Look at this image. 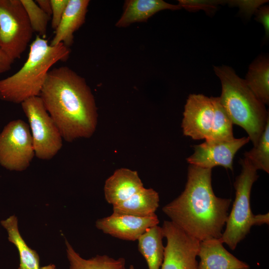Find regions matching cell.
Segmentation results:
<instances>
[{
  "label": "cell",
  "instance_id": "28",
  "mask_svg": "<svg viewBox=\"0 0 269 269\" xmlns=\"http://www.w3.org/2000/svg\"><path fill=\"white\" fill-rule=\"evenodd\" d=\"M256 19L263 25L267 36L269 35V7L268 5H262L255 12Z\"/></svg>",
  "mask_w": 269,
  "mask_h": 269
},
{
  "label": "cell",
  "instance_id": "13",
  "mask_svg": "<svg viewBox=\"0 0 269 269\" xmlns=\"http://www.w3.org/2000/svg\"><path fill=\"white\" fill-rule=\"evenodd\" d=\"M220 238L200 242L198 269H250V266L229 253Z\"/></svg>",
  "mask_w": 269,
  "mask_h": 269
},
{
  "label": "cell",
  "instance_id": "1",
  "mask_svg": "<svg viewBox=\"0 0 269 269\" xmlns=\"http://www.w3.org/2000/svg\"><path fill=\"white\" fill-rule=\"evenodd\" d=\"M39 97L65 140L94 134L98 116L94 97L85 79L72 69L66 66L51 69Z\"/></svg>",
  "mask_w": 269,
  "mask_h": 269
},
{
  "label": "cell",
  "instance_id": "4",
  "mask_svg": "<svg viewBox=\"0 0 269 269\" xmlns=\"http://www.w3.org/2000/svg\"><path fill=\"white\" fill-rule=\"evenodd\" d=\"M214 70L221 83L219 98L222 105L233 124L244 129L254 146H256L269 120L265 105L231 67L214 66Z\"/></svg>",
  "mask_w": 269,
  "mask_h": 269
},
{
  "label": "cell",
  "instance_id": "22",
  "mask_svg": "<svg viewBox=\"0 0 269 269\" xmlns=\"http://www.w3.org/2000/svg\"><path fill=\"white\" fill-rule=\"evenodd\" d=\"M213 104L214 118L210 138L207 140L228 141L235 137L233 123L219 97H210Z\"/></svg>",
  "mask_w": 269,
  "mask_h": 269
},
{
  "label": "cell",
  "instance_id": "30",
  "mask_svg": "<svg viewBox=\"0 0 269 269\" xmlns=\"http://www.w3.org/2000/svg\"><path fill=\"white\" fill-rule=\"evenodd\" d=\"M36 3L46 13L51 16V3L50 0H36Z\"/></svg>",
  "mask_w": 269,
  "mask_h": 269
},
{
  "label": "cell",
  "instance_id": "19",
  "mask_svg": "<svg viewBox=\"0 0 269 269\" xmlns=\"http://www.w3.org/2000/svg\"><path fill=\"white\" fill-rule=\"evenodd\" d=\"M244 80L256 97L265 105H269V58L261 56L253 62L249 66Z\"/></svg>",
  "mask_w": 269,
  "mask_h": 269
},
{
  "label": "cell",
  "instance_id": "17",
  "mask_svg": "<svg viewBox=\"0 0 269 269\" xmlns=\"http://www.w3.org/2000/svg\"><path fill=\"white\" fill-rule=\"evenodd\" d=\"M158 193L143 187L127 200L113 205V213L144 217L155 214L159 207Z\"/></svg>",
  "mask_w": 269,
  "mask_h": 269
},
{
  "label": "cell",
  "instance_id": "9",
  "mask_svg": "<svg viewBox=\"0 0 269 269\" xmlns=\"http://www.w3.org/2000/svg\"><path fill=\"white\" fill-rule=\"evenodd\" d=\"M161 228L166 245L160 269H198L200 241L170 221H164Z\"/></svg>",
  "mask_w": 269,
  "mask_h": 269
},
{
  "label": "cell",
  "instance_id": "29",
  "mask_svg": "<svg viewBox=\"0 0 269 269\" xmlns=\"http://www.w3.org/2000/svg\"><path fill=\"white\" fill-rule=\"evenodd\" d=\"M13 61L0 48V74L9 70Z\"/></svg>",
  "mask_w": 269,
  "mask_h": 269
},
{
  "label": "cell",
  "instance_id": "14",
  "mask_svg": "<svg viewBox=\"0 0 269 269\" xmlns=\"http://www.w3.org/2000/svg\"><path fill=\"white\" fill-rule=\"evenodd\" d=\"M143 187V184L136 171L127 168H119L105 182V198L108 203L116 205L127 200Z\"/></svg>",
  "mask_w": 269,
  "mask_h": 269
},
{
  "label": "cell",
  "instance_id": "25",
  "mask_svg": "<svg viewBox=\"0 0 269 269\" xmlns=\"http://www.w3.org/2000/svg\"><path fill=\"white\" fill-rule=\"evenodd\" d=\"M221 0H179L178 5L181 8L191 11L202 9L209 13L215 10L216 6L223 2Z\"/></svg>",
  "mask_w": 269,
  "mask_h": 269
},
{
  "label": "cell",
  "instance_id": "26",
  "mask_svg": "<svg viewBox=\"0 0 269 269\" xmlns=\"http://www.w3.org/2000/svg\"><path fill=\"white\" fill-rule=\"evenodd\" d=\"M51 3V27L56 29L62 17L68 0H50Z\"/></svg>",
  "mask_w": 269,
  "mask_h": 269
},
{
  "label": "cell",
  "instance_id": "12",
  "mask_svg": "<svg viewBox=\"0 0 269 269\" xmlns=\"http://www.w3.org/2000/svg\"><path fill=\"white\" fill-rule=\"evenodd\" d=\"M159 223L155 214L144 217L112 213L110 216L99 219L96 227L104 233L114 237L134 241L148 229Z\"/></svg>",
  "mask_w": 269,
  "mask_h": 269
},
{
  "label": "cell",
  "instance_id": "32",
  "mask_svg": "<svg viewBox=\"0 0 269 269\" xmlns=\"http://www.w3.org/2000/svg\"><path fill=\"white\" fill-rule=\"evenodd\" d=\"M129 269H135V268L133 265H131L130 266Z\"/></svg>",
  "mask_w": 269,
  "mask_h": 269
},
{
  "label": "cell",
  "instance_id": "27",
  "mask_svg": "<svg viewBox=\"0 0 269 269\" xmlns=\"http://www.w3.org/2000/svg\"><path fill=\"white\" fill-rule=\"evenodd\" d=\"M229 3L231 5L238 6L247 15H252L267 0H231Z\"/></svg>",
  "mask_w": 269,
  "mask_h": 269
},
{
  "label": "cell",
  "instance_id": "24",
  "mask_svg": "<svg viewBox=\"0 0 269 269\" xmlns=\"http://www.w3.org/2000/svg\"><path fill=\"white\" fill-rule=\"evenodd\" d=\"M27 14L33 32L45 38L47 34L48 21L51 16L44 12L32 0H20Z\"/></svg>",
  "mask_w": 269,
  "mask_h": 269
},
{
  "label": "cell",
  "instance_id": "21",
  "mask_svg": "<svg viewBox=\"0 0 269 269\" xmlns=\"http://www.w3.org/2000/svg\"><path fill=\"white\" fill-rule=\"evenodd\" d=\"M65 244L69 269H126V260L124 258L116 259L104 255L85 259L74 250L67 240Z\"/></svg>",
  "mask_w": 269,
  "mask_h": 269
},
{
  "label": "cell",
  "instance_id": "6",
  "mask_svg": "<svg viewBox=\"0 0 269 269\" xmlns=\"http://www.w3.org/2000/svg\"><path fill=\"white\" fill-rule=\"evenodd\" d=\"M33 31L20 0H0V48L13 61L20 58Z\"/></svg>",
  "mask_w": 269,
  "mask_h": 269
},
{
  "label": "cell",
  "instance_id": "15",
  "mask_svg": "<svg viewBox=\"0 0 269 269\" xmlns=\"http://www.w3.org/2000/svg\"><path fill=\"white\" fill-rule=\"evenodd\" d=\"M88 0H68V4L50 43L54 46L59 43L70 47L74 40V33L84 23Z\"/></svg>",
  "mask_w": 269,
  "mask_h": 269
},
{
  "label": "cell",
  "instance_id": "7",
  "mask_svg": "<svg viewBox=\"0 0 269 269\" xmlns=\"http://www.w3.org/2000/svg\"><path fill=\"white\" fill-rule=\"evenodd\" d=\"M21 105L29 123L35 155L43 160L51 159L62 146L58 128L39 96L28 98Z\"/></svg>",
  "mask_w": 269,
  "mask_h": 269
},
{
  "label": "cell",
  "instance_id": "20",
  "mask_svg": "<svg viewBox=\"0 0 269 269\" xmlns=\"http://www.w3.org/2000/svg\"><path fill=\"white\" fill-rule=\"evenodd\" d=\"M6 229L8 240L17 249L20 259L18 269H39V257L36 252L30 248L20 235L18 221L15 215H12L0 222Z\"/></svg>",
  "mask_w": 269,
  "mask_h": 269
},
{
  "label": "cell",
  "instance_id": "10",
  "mask_svg": "<svg viewBox=\"0 0 269 269\" xmlns=\"http://www.w3.org/2000/svg\"><path fill=\"white\" fill-rule=\"evenodd\" d=\"M249 141L248 136L228 141L205 140L193 146L194 152L186 160L191 165L204 168L221 166L232 170L236 153Z\"/></svg>",
  "mask_w": 269,
  "mask_h": 269
},
{
  "label": "cell",
  "instance_id": "3",
  "mask_svg": "<svg viewBox=\"0 0 269 269\" xmlns=\"http://www.w3.org/2000/svg\"><path fill=\"white\" fill-rule=\"evenodd\" d=\"M70 49L63 43L54 46L37 35L30 45L28 57L13 75L0 80V99L13 103L39 96L50 68L67 60Z\"/></svg>",
  "mask_w": 269,
  "mask_h": 269
},
{
  "label": "cell",
  "instance_id": "11",
  "mask_svg": "<svg viewBox=\"0 0 269 269\" xmlns=\"http://www.w3.org/2000/svg\"><path fill=\"white\" fill-rule=\"evenodd\" d=\"M183 116L181 127L184 135L195 140L210 138L214 118L210 97L202 94L189 95Z\"/></svg>",
  "mask_w": 269,
  "mask_h": 269
},
{
  "label": "cell",
  "instance_id": "18",
  "mask_svg": "<svg viewBox=\"0 0 269 269\" xmlns=\"http://www.w3.org/2000/svg\"><path fill=\"white\" fill-rule=\"evenodd\" d=\"M161 227L156 225L148 229L137 240L138 250L145 259L148 269H160L164 247Z\"/></svg>",
  "mask_w": 269,
  "mask_h": 269
},
{
  "label": "cell",
  "instance_id": "8",
  "mask_svg": "<svg viewBox=\"0 0 269 269\" xmlns=\"http://www.w3.org/2000/svg\"><path fill=\"white\" fill-rule=\"evenodd\" d=\"M34 149L28 125L21 120L9 122L0 134V164L21 171L30 165Z\"/></svg>",
  "mask_w": 269,
  "mask_h": 269
},
{
  "label": "cell",
  "instance_id": "23",
  "mask_svg": "<svg viewBox=\"0 0 269 269\" xmlns=\"http://www.w3.org/2000/svg\"><path fill=\"white\" fill-rule=\"evenodd\" d=\"M244 156L257 170L269 173V120L257 145L245 152Z\"/></svg>",
  "mask_w": 269,
  "mask_h": 269
},
{
  "label": "cell",
  "instance_id": "2",
  "mask_svg": "<svg viewBox=\"0 0 269 269\" xmlns=\"http://www.w3.org/2000/svg\"><path fill=\"white\" fill-rule=\"evenodd\" d=\"M231 202L214 194L211 169L190 164L184 190L162 210L170 221L200 242L221 237Z\"/></svg>",
  "mask_w": 269,
  "mask_h": 269
},
{
  "label": "cell",
  "instance_id": "31",
  "mask_svg": "<svg viewBox=\"0 0 269 269\" xmlns=\"http://www.w3.org/2000/svg\"><path fill=\"white\" fill-rule=\"evenodd\" d=\"M39 269H56V267L53 264L49 265L42 267H40Z\"/></svg>",
  "mask_w": 269,
  "mask_h": 269
},
{
  "label": "cell",
  "instance_id": "16",
  "mask_svg": "<svg viewBox=\"0 0 269 269\" xmlns=\"http://www.w3.org/2000/svg\"><path fill=\"white\" fill-rule=\"evenodd\" d=\"M181 8L178 4H170L162 0H128L125 1L123 13L116 26L124 27L134 23L145 22L159 11Z\"/></svg>",
  "mask_w": 269,
  "mask_h": 269
},
{
  "label": "cell",
  "instance_id": "5",
  "mask_svg": "<svg viewBox=\"0 0 269 269\" xmlns=\"http://www.w3.org/2000/svg\"><path fill=\"white\" fill-rule=\"evenodd\" d=\"M241 172L234 182L236 190L233 207L226 223V228L221 239L230 249L234 250L243 240L254 225L269 224V213L254 215L250 205V195L254 183L259 176L257 170L248 160L241 159Z\"/></svg>",
  "mask_w": 269,
  "mask_h": 269
}]
</instances>
